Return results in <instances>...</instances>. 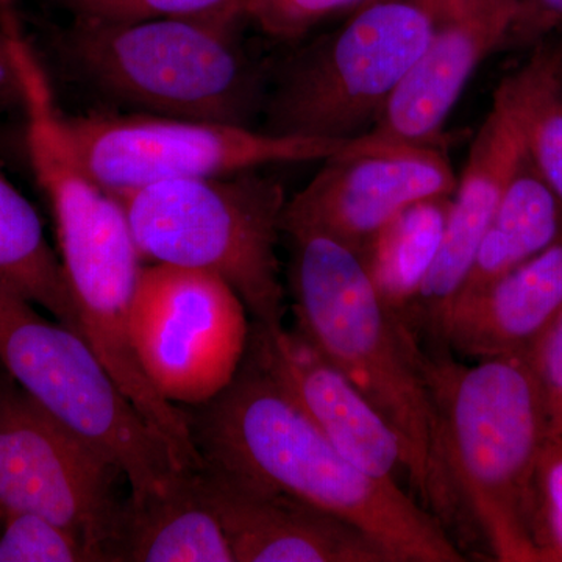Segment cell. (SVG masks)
Segmentation results:
<instances>
[{
	"mask_svg": "<svg viewBox=\"0 0 562 562\" xmlns=\"http://www.w3.org/2000/svg\"><path fill=\"white\" fill-rule=\"evenodd\" d=\"M294 328L346 373L401 436L417 501L460 543L479 535L443 447L432 357L387 305L357 251L330 236L290 233Z\"/></svg>",
	"mask_w": 562,
	"mask_h": 562,
	"instance_id": "obj_1",
	"label": "cell"
},
{
	"mask_svg": "<svg viewBox=\"0 0 562 562\" xmlns=\"http://www.w3.org/2000/svg\"><path fill=\"white\" fill-rule=\"evenodd\" d=\"M187 416L203 469L335 514L394 562L468 560L417 498L347 460L247 355L233 382Z\"/></svg>",
	"mask_w": 562,
	"mask_h": 562,
	"instance_id": "obj_2",
	"label": "cell"
},
{
	"mask_svg": "<svg viewBox=\"0 0 562 562\" xmlns=\"http://www.w3.org/2000/svg\"><path fill=\"white\" fill-rule=\"evenodd\" d=\"M238 11L138 21L74 18L66 60L136 113L246 125L265 110L266 79L239 38Z\"/></svg>",
	"mask_w": 562,
	"mask_h": 562,
	"instance_id": "obj_3",
	"label": "cell"
},
{
	"mask_svg": "<svg viewBox=\"0 0 562 562\" xmlns=\"http://www.w3.org/2000/svg\"><path fill=\"white\" fill-rule=\"evenodd\" d=\"M443 447L454 486L495 560L541 562L530 532L532 475L550 438L530 355L465 366L431 353Z\"/></svg>",
	"mask_w": 562,
	"mask_h": 562,
	"instance_id": "obj_4",
	"label": "cell"
},
{
	"mask_svg": "<svg viewBox=\"0 0 562 562\" xmlns=\"http://www.w3.org/2000/svg\"><path fill=\"white\" fill-rule=\"evenodd\" d=\"M121 201L143 258L214 273L241 297L254 324L283 325L277 244L288 201L280 181L254 169L160 181Z\"/></svg>",
	"mask_w": 562,
	"mask_h": 562,
	"instance_id": "obj_5",
	"label": "cell"
},
{
	"mask_svg": "<svg viewBox=\"0 0 562 562\" xmlns=\"http://www.w3.org/2000/svg\"><path fill=\"white\" fill-rule=\"evenodd\" d=\"M431 10L417 0H372L338 31L284 63L268 90L265 131L333 140L368 135L427 46Z\"/></svg>",
	"mask_w": 562,
	"mask_h": 562,
	"instance_id": "obj_6",
	"label": "cell"
},
{
	"mask_svg": "<svg viewBox=\"0 0 562 562\" xmlns=\"http://www.w3.org/2000/svg\"><path fill=\"white\" fill-rule=\"evenodd\" d=\"M0 364L22 390L121 469L131 495L187 469L122 392L90 344L0 283Z\"/></svg>",
	"mask_w": 562,
	"mask_h": 562,
	"instance_id": "obj_7",
	"label": "cell"
},
{
	"mask_svg": "<svg viewBox=\"0 0 562 562\" xmlns=\"http://www.w3.org/2000/svg\"><path fill=\"white\" fill-rule=\"evenodd\" d=\"M77 157L102 187L116 195L169 180L206 179L254 171L262 166L325 161L362 146L277 135L246 125L181 120L147 113L66 116Z\"/></svg>",
	"mask_w": 562,
	"mask_h": 562,
	"instance_id": "obj_8",
	"label": "cell"
},
{
	"mask_svg": "<svg viewBox=\"0 0 562 562\" xmlns=\"http://www.w3.org/2000/svg\"><path fill=\"white\" fill-rule=\"evenodd\" d=\"M251 321L238 294L214 273L144 266L132 310L140 368L166 401L202 405L241 369Z\"/></svg>",
	"mask_w": 562,
	"mask_h": 562,
	"instance_id": "obj_9",
	"label": "cell"
},
{
	"mask_svg": "<svg viewBox=\"0 0 562 562\" xmlns=\"http://www.w3.org/2000/svg\"><path fill=\"white\" fill-rule=\"evenodd\" d=\"M121 469L0 375V520L32 513L79 532L95 562L120 509Z\"/></svg>",
	"mask_w": 562,
	"mask_h": 562,
	"instance_id": "obj_10",
	"label": "cell"
},
{
	"mask_svg": "<svg viewBox=\"0 0 562 562\" xmlns=\"http://www.w3.org/2000/svg\"><path fill=\"white\" fill-rule=\"evenodd\" d=\"M458 179L446 151L366 136L364 144L325 160L290 199L281 231L314 232L361 255L387 222L424 199L453 195Z\"/></svg>",
	"mask_w": 562,
	"mask_h": 562,
	"instance_id": "obj_11",
	"label": "cell"
},
{
	"mask_svg": "<svg viewBox=\"0 0 562 562\" xmlns=\"http://www.w3.org/2000/svg\"><path fill=\"white\" fill-rule=\"evenodd\" d=\"M435 25L369 135L387 143L442 149L447 117L473 72L502 50L519 0H427Z\"/></svg>",
	"mask_w": 562,
	"mask_h": 562,
	"instance_id": "obj_12",
	"label": "cell"
},
{
	"mask_svg": "<svg viewBox=\"0 0 562 562\" xmlns=\"http://www.w3.org/2000/svg\"><path fill=\"white\" fill-rule=\"evenodd\" d=\"M246 355L361 471L391 483H398V473L408 476L397 431L295 328H265L251 322Z\"/></svg>",
	"mask_w": 562,
	"mask_h": 562,
	"instance_id": "obj_13",
	"label": "cell"
},
{
	"mask_svg": "<svg viewBox=\"0 0 562 562\" xmlns=\"http://www.w3.org/2000/svg\"><path fill=\"white\" fill-rule=\"evenodd\" d=\"M522 151L516 122L494 95L492 109L473 139L458 180L441 246L405 316L406 325L430 353L441 350L443 321L468 279L483 235L501 205Z\"/></svg>",
	"mask_w": 562,
	"mask_h": 562,
	"instance_id": "obj_14",
	"label": "cell"
},
{
	"mask_svg": "<svg viewBox=\"0 0 562 562\" xmlns=\"http://www.w3.org/2000/svg\"><path fill=\"white\" fill-rule=\"evenodd\" d=\"M195 473L235 562H394L371 536L312 503L209 469Z\"/></svg>",
	"mask_w": 562,
	"mask_h": 562,
	"instance_id": "obj_15",
	"label": "cell"
},
{
	"mask_svg": "<svg viewBox=\"0 0 562 562\" xmlns=\"http://www.w3.org/2000/svg\"><path fill=\"white\" fill-rule=\"evenodd\" d=\"M562 306V239L447 313L441 350L472 360L525 353Z\"/></svg>",
	"mask_w": 562,
	"mask_h": 562,
	"instance_id": "obj_16",
	"label": "cell"
},
{
	"mask_svg": "<svg viewBox=\"0 0 562 562\" xmlns=\"http://www.w3.org/2000/svg\"><path fill=\"white\" fill-rule=\"evenodd\" d=\"M103 557L105 562H235L195 471L121 501Z\"/></svg>",
	"mask_w": 562,
	"mask_h": 562,
	"instance_id": "obj_17",
	"label": "cell"
},
{
	"mask_svg": "<svg viewBox=\"0 0 562 562\" xmlns=\"http://www.w3.org/2000/svg\"><path fill=\"white\" fill-rule=\"evenodd\" d=\"M561 239V202L524 150L454 302L484 290Z\"/></svg>",
	"mask_w": 562,
	"mask_h": 562,
	"instance_id": "obj_18",
	"label": "cell"
},
{
	"mask_svg": "<svg viewBox=\"0 0 562 562\" xmlns=\"http://www.w3.org/2000/svg\"><path fill=\"white\" fill-rule=\"evenodd\" d=\"M0 283L81 336L79 314L60 257L44 235L38 211L0 168ZM83 338V336H81Z\"/></svg>",
	"mask_w": 562,
	"mask_h": 562,
	"instance_id": "obj_19",
	"label": "cell"
},
{
	"mask_svg": "<svg viewBox=\"0 0 562 562\" xmlns=\"http://www.w3.org/2000/svg\"><path fill=\"white\" fill-rule=\"evenodd\" d=\"M531 165L562 205V38L539 41L527 63L495 91Z\"/></svg>",
	"mask_w": 562,
	"mask_h": 562,
	"instance_id": "obj_20",
	"label": "cell"
},
{
	"mask_svg": "<svg viewBox=\"0 0 562 562\" xmlns=\"http://www.w3.org/2000/svg\"><path fill=\"white\" fill-rule=\"evenodd\" d=\"M452 198L413 203L387 222L360 255L380 295L403 321L441 246Z\"/></svg>",
	"mask_w": 562,
	"mask_h": 562,
	"instance_id": "obj_21",
	"label": "cell"
},
{
	"mask_svg": "<svg viewBox=\"0 0 562 562\" xmlns=\"http://www.w3.org/2000/svg\"><path fill=\"white\" fill-rule=\"evenodd\" d=\"M0 562H95L83 536L32 513L0 520Z\"/></svg>",
	"mask_w": 562,
	"mask_h": 562,
	"instance_id": "obj_22",
	"label": "cell"
},
{
	"mask_svg": "<svg viewBox=\"0 0 562 562\" xmlns=\"http://www.w3.org/2000/svg\"><path fill=\"white\" fill-rule=\"evenodd\" d=\"M530 532L539 561L562 562V436H550L532 475Z\"/></svg>",
	"mask_w": 562,
	"mask_h": 562,
	"instance_id": "obj_23",
	"label": "cell"
},
{
	"mask_svg": "<svg viewBox=\"0 0 562 562\" xmlns=\"http://www.w3.org/2000/svg\"><path fill=\"white\" fill-rule=\"evenodd\" d=\"M366 0H241L238 5L244 24L260 29L279 40L301 38L314 25L338 11L360 7Z\"/></svg>",
	"mask_w": 562,
	"mask_h": 562,
	"instance_id": "obj_24",
	"label": "cell"
},
{
	"mask_svg": "<svg viewBox=\"0 0 562 562\" xmlns=\"http://www.w3.org/2000/svg\"><path fill=\"white\" fill-rule=\"evenodd\" d=\"M239 2L241 0H61L74 18L106 21L205 16L221 11H238Z\"/></svg>",
	"mask_w": 562,
	"mask_h": 562,
	"instance_id": "obj_25",
	"label": "cell"
},
{
	"mask_svg": "<svg viewBox=\"0 0 562 562\" xmlns=\"http://www.w3.org/2000/svg\"><path fill=\"white\" fill-rule=\"evenodd\" d=\"M528 355L546 398L550 436H562V306Z\"/></svg>",
	"mask_w": 562,
	"mask_h": 562,
	"instance_id": "obj_26",
	"label": "cell"
},
{
	"mask_svg": "<svg viewBox=\"0 0 562 562\" xmlns=\"http://www.w3.org/2000/svg\"><path fill=\"white\" fill-rule=\"evenodd\" d=\"M561 27L562 0H519V10L506 36L505 49H531Z\"/></svg>",
	"mask_w": 562,
	"mask_h": 562,
	"instance_id": "obj_27",
	"label": "cell"
},
{
	"mask_svg": "<svg viewBox=\"0 0 562 562\" xmlns=\"http://www.w3.org/2000/svg\"><path fill=\"white\" fill-rule=\"evenodd\" d=\"M18 29L13 14L0 18V113L24 106V83L14 52Z\"/></svg>",
	"mask_w": 562,
	"mask_h": 562,
	"instance_id": "obj_28",
	"label": "cell"
},
{
	"mask_svg": "<svg viewBox=\"0 0 562 562\" xmlns=\"http://www.w3.org/2000/svg\"><path fill=\"white\" fill-rule=\"evenodd\" d=\"M14 2H16V0H0V16L13 14L11 13V9H13Z\"/></svg>",
	"mask_w": 562,
	"mask_h": 562,
	"instance_id": "obj_29",
	"label": "cell"
},
{
	"mask_svg": "<svg viewBox=\"0 0 562 562\" xmlns=\"http://www.w3.org/2000/svg\"><path fill=\"white\" fill-rule=\"evenodd\" d=\"M366 2H372V0H366ZM419 2H424V0H419Z\"/></svg>",
	"mask_w": 562,
	"mask_h": 562,
	"instance_id": "obj_30",
	"label": "cell"
}]
</instances>
